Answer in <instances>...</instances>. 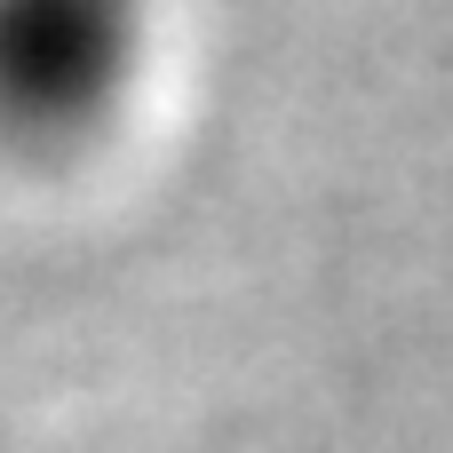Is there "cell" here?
<instances>
[{
    "instance_id": "6da1fadb",
    "label": "cell",
    "mask_w": 453,
    "mask_h": 453,
    "mask_svg": "<svg viewBox=\"0 0 453 453\" xmlns=\"http://www.w3.org/2000/svg\"><path fill=\"white\" fill-rule=\"evenodd\" d=\"M151 0H0V143L72 151L135 88Z\"/></svg>"
}]
</instances>
